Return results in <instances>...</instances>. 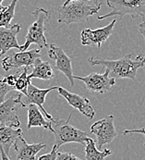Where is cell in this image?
<instances>
[{
  "mask_svg": "<svg viewBox=\"0 0 145 160\" xmlns=\"http://www.w3.org/2000/svg\"><path fill=\"white\" fill-rule=\"evenodd\" d=\"M22 135V130L21 128L15 129L13 126L0 123V153L2 159H10L9 150L16 140Z\"/></svg>",
  "mask_w": 145,
  "mask_h": 160,
  "instance_id": "13",
  "label": "cell"
},
{
  "mask_svg": "<svg viewBox=\"0 0 145 160\" xmlns=\"http://www.w3.org/2000/svg\"><path fill=\"white\" fill-rule=\"evenodd\" d=\"M54 77V69L50 63L47 61H44L41 59V58H38L34 64L33 69L29 74L28 78L30 80L31 79H41L44 81H50Z\"/></svg>",
  "mask_w": 145,
  "mask_h": 160,
  "instance_id": "18",
  "label": "cell"
},
{
  "mask_svg": "<svg viewBox=\"0 0 145 160\" xmlns=\"http://www.w3.org/2000/svg\"><path fill=\"white\" fill-rule=\"evenodd\" d=\"M72 1H77V0H66V2H65L64 4L67 5V4H69V3H70V2H72ZM89 1H91V0H89Z\"/></svg>",
  "mask_w": 145,
  "mask_h": 160,
  "instance_id": "28",
  "label": "cell"
},
{
  "mask_svg": "<svg viewBox=\"0 0 145 160\" xmlns=\"http://www.w3.org/2000/svg\"><path fill=\"white\" fill-rule=\"evenodd\" d=\"M18 73L16 75H8L6 77V82L8 85L10 86H13L15 88V84H16V82H17V78H18Z\"/></svg>",
  "mask_w": 145,
  "mask_h": 160,
  "instance_id": "25",
  "label": "cell"
},
{
  "mask_svg": "<svg viewBox=\"0 0 145 160\" xmlns=\"http://www.w3.org/2000/svg\"><path fill=\"white\" fill-rule=\"evenodd\" d=\"M46 147V144L44 142L28 143L22 135L16 140L13 145V148L17 153L16 159L18 160H35L36 155Z\"/></svg>",
  "mask_w": 145,
  "mask_h": 160,
  "instance_id": "16",
  "label": "cell"
},
{
  "mask_svg": "<svg viewBox=\"0 0 145 160\" xmlns=\"http://www.w3.org/2000/svg\"><path fill=\"white\" fill-rule=\"evenodd\" d=\"M58 86H53L50 88H46V89H40L36 86H34L31 82L29 83L28 86V92L25 95L26 99H25V105L28 106L29 104H35L36 106H38L40 108V109L43 111V113L45 116L50 119L51 121H53L55 118L52 117V115L49 114L48 112L46 110L44 105L46 102V97L50 92L54 91V90H57Z\"/></svg>",
  "mask_w": 145,
  "mask_h": 160,
  "instance_id": "15",
  "label": "cell"
},
{
  "mask_svg": "<svg viewBox=\"0 0 145 160\" xmlns=\"http://www.w3.org/2000/svg\"><path fill=\"white\" fill-rule=\"evenodd\" d=\"M138 30H139V32H141V34L143 36V38H144L145 40V21H143L142 23H140L139 25H138Z\"/></svg>",
  "mask_w": 145,
  "mask_h": 160,
  "instance_id": "27",
  "label": "cell"
},
{
  "mask_svg": "<svg viewBox=\"0 0 145 160\" xmlns=\"http://www.w3.org/2000/svg\"><path fill=\"white\" fill-rule=\"evenodd\" d=\"M117 20H113L108 25L101 27L95 30L89 28L84 29L80 33V41L83 46H96L100 48L101 46L113 34L114 27Z\"/></svg>",
  "mask_w": 145,
  "mask_h": 160,
  "instance_id": "10",
  "label": "cell"
},
{
  "mask_svg": "<svg viewBox=\"0 0 145 160\" xmlns=\"http://www.w3.org/2000/svg\"><path fill=\"white\" fill-rule=\"evenodd\" d=\"M72 116L70 113L69 118L65 119L56 118L53 123V133L55 135V146L59 148L61 145L69 142H77L85 145L89 134L86 132L79 130L70 124V119Z\"/></svg>",
  "mask_w": 145,
  "mask_h": 160,
  "instance_id": "4",
  "label": "cell"
},
{
  "mask_svg": "<svg viewBox=\"0 0 145 160\" xmlns=\"http://www.w3.org/2000/svg\"><path fill=\"white\" fill-rule=\"evenodd\" d=\"M31 15L35 18V21L30 25L25 36L24 45L22 46L20 51H26L32 44L37 45L41 49L49 46L45 32L46 31V22L50 18V12L46 8H39L31 12Z\"/></svg>",
  "mask_w": 145,
  "mask_h": 160,
  "instance_id": "3",
  "label": "cell"
},
{
  "mask_svg": "<svg viewBox=\"0 0 145 160\" xmlns=\"http://www.w3.org/2000/svg\"><path fill=\"white\" fill-rule=\"evenodd\" d=\"M88 62L91 66L101 65L109 69L110 75L114 78H127L135 81L138 69L144 67L145 57L144 55L140 54L133 58L132 54H128L117 60L91 57L88 58Z\"/></svg>",
  "mask_w": 145,
  "mask_h": 160,
  "instance_id": "1",
  "label": "cell"
},
{
  "mask_svg": "<svg viewBox=\"0 0 145 160\" xmlns=\"http://www.w3.org/2000/svg\"><path fill=\"white\" fill-rule=\"evenodd\" d=\"M123 134H132V133H142V134H145V129H133V130H125L122 132Z\"/></svg>",
  "mask_w": 145,
  "mask_h": 160,
  "instance_id": "26",
  "label": "cell"
},
{
  "mask_svg": "<svg viewBox=\"0 0 145 160\" xmlns=\"http://www.w3.org/2000/svg\"><path fill=\"white\" fill-rule=\"evenodd\" d=\"M91 133L97 137V145L100 148L112 142L118 136V132L114 125V116H107L94 122L91 126Z\"/></svg>",
  "mask_w": 145,
  "mask_h": 160,
  "instance_id": "8",
  "label": "cell"
},
{
  "mask_svg": "<svg viewBox=\"0 0 145 160\" xmlns=\"http://www.w3.org/2000/svg\"><path fill=\"white\" fill-rule=\"evenodd\" d=\"M19 0H12L7 7L0 8V27H9L15 16V8Z\"/></svg>",
  "mask_w": 145,
  "mask_h": 160,
  "instance_id": "20",
  "label": "cell"
},
{
  "mask_svg": "<svg viewBox=\"0 0 145 160\" xmlns=\"http://www.w3.org/2000/svg\"><path fill=\"white\" fill-rule=\"evenodd\" d=\"M74 79L83 82L89 91L97 93H104L106 92H110L112 90V87L116 84V78L110 75L109 69L106 68L104 73L93 72L85 77L74 75Z\"/></svg>",
  "mask_w": 145,
  "mask_h": 160,
  "instance_id": "6",
  "label": "cell"
},
{
  "mask_svg": "<svg viewBox=\"0 0 145 160\" xmlns=\"http://www.w3.org/2000/svg\"><path fill=\"white\" fill-rule=\"evenodd\" d=\"M143 135H144V138H145V134H143Z\"/></svg>",
  "mask_w": 145,
  "mask_h": 160,
  "instance_id": "30",
  "label": "cell"
},
{
  "mask_svg": "<svg viewBox=\"0 0 145 160\" xmlns=\"http://www.w3.org/2000/svg\"><path fill=\"white\" fill-rule=\"evenodd\" d=\"M58 148L56 146H53L51 152L48 154H45V155H42L38 158L39 160H56L57 158V153H58Z\"/></svg>",
  "mask_w": 145,
  "mask_h": 160,
  "instance_id": "23",
  "label": "cell"
},
{
  "mask_svg": "<svg viewBox=\"0 0 145 160\" xmlns=\"http://www.w3.org/2000/svg\"></svg>",
  "mask_w": 145,
  "mask_h": 160,
  "instance_id": "31",
  "label": "cell"
},
{
  "mask_svg": "<svg viewBox=\"0 0 145 160\" xmlns=\"http://www.w3.org/2000/svg\"><path fill=\"white\" fill-rule=\"evenodd\" d=\"M15 90L13 86H10L6 82V77L0 74V103L5 101V97L8 92Z\"/></svg>",
  "mask_w": 145,
  "mask_h": 160,
  "instance_id": "22",
  "label": "cell"
},
{
  "mask_svg": "<svg viewBox=\"0 0 145 160\" xmlns=\"http://www.w3.org/2000/svg\"><path fill=\"white\" fill-rule=\"evenodd\" d=\"M22 93H18L17 96L9 97L4 102L0 103V123H4L7 125L13 126L15 128H19L21 125V120L17 114V106L21 105L25 108L26 105L23 101H22Z\"/></svg>",
  "mask_w": 145,
  "mask_h": 160,
  "instance_id": "9",
  "label": "cell"
},
{
  "mask_svg": "<svg viewBox=\"0 0 145 160\" xmlns=\"http://www.w3.org/2000/svg\"><path fill=\"white\" fill-rule=\"evenodd\" d=\"M48 57L55 61V68L62 72L70 81L71 87L74 86V75L72 69V60L65 53V51L55 45H49L47 47Z\"/></svg>",
  "mask_w": 145,
  "mask_h": 160,
  "instance_id": "11",
  "label": "cell"
},
{
  "mask_svg": "<svg viewBox=\"0 0 145 160\" xmlns=\"http://www.w3.org/2000/svg\"><path fill=\"white\" fill-rule=\"evenodd\" d=\"M4 0H0V8H3V6H2V2H3Z\"/></svg>",
  "mask_w": 145,
  "mask_h": 160,
  "instance_id": "29",
  "label": "cell"
},
{
  "mask_svg": "<svg viewBox=\"0 0 145 160\" xmlns=\"http://www.w3.org/2000/svg\"><path fill=\"white\" fill-rule=\"evenodd\" d=\"M56 160H80L78 157L74 156L71 153H64V152H58L57 153V158Z\"/></svg>",
  "mask_w": 145,
  "mask_h": 160,
  "instance_id": "24",
  "label": "cell"
},
{
  "mask_svg": "<svg viewBox=\"0 0 145 160\" xmlns=\"http://www.w3.org/2000/svg\"><path fill=\"white\" fill-rule=\"evenodd\" d=\"M22 30V25L16 23L9 27H0V58L12 48L21 50L17 35Z\"/></svg>",
  "mask_w": 145,
  "mask_h": 160,
  "instance_id": "14",
  "label": "cell"
},
{
  "mask_svg": "<svg viewBox=\"0 0 145 160\" xmlns=\"http://www.w3.org/2000/svg\"><path fill=\"white\" fill-rule=\"evenodd\" d=\"M41 48L31 49L29 51H19L16 53H12L9 56L6 57L2 59L1 65L4 70L8 71L12 69L25 68L32 66L35 60L40 58Z\"/></svg>",
  "mask_w": 145,
  "mask_h": 160,
  "instance_id": "7",
  "label": "cell"
},
{
  "mask_svg": "<svg viewBox=\"0 0 145 160\" xmlns=\"http://www.w3.org/2000/svg\"><path fill=\"white\" fill-rule=\"evenodd\" d=\"M57 91L60 96H62L72 108L79 110L83 116L87 117L89 119H93L94 118L95 112L88 98L68 91L67 89L60 86H58Z\"/></svg>",
  "mask_w": 145,
  "mask_h": 160,
  "instance_id": "12",
  "label": "cell"
},
{
  "mask_svg": "<svg viewBox=\"0 0 145 160\" xmlns=\"http://www.w3.org/2000/svg\"><path fill=\"white\" fill-rule=\"evenodd\" d=\"M89 0H77L67 5L63 4L58 8L57 22L64 24L82 22L97 14L101 9L102 3L95 1L94 4H88Z\"/></svg>",
  "mask_w": 145,
  "mask_h": 160,
  "instance_id": "2",
  "label": "cell"
},
{
  "mask_svg": "<svg viewBox=\"0 0 145 160\" xmlns=\"http://www.w3.org/2000/svg\"><path fill=\"white\" fill-rule=\"evenodd\" d=\"M29 70H30V67H25L24 69H22V73L18 75L17 82L15 84V90L19 92H22L24 95H26L28 92V86H29L30 82L31 81L28 78Z\"/></svg>",
  "mask_w": 145,
  "mask_h": 160,
  "instance_id": "21",
  "label": "cell"
},
{
  "mask_svg": "<svg viewBox=\"0 0 145 160\" xmlns=\"http://www.w3.org/2000/svg\"><path fill=\"white\" fill-rule=\"evenodd\" d=\"M106 5L112 9L104 15L97 17L102 21L109 17L118 16L121 20L124 16L129 15L133 20L141 17L145 21V0H105Z\"/></svg>",
  "mask_w": 145,
  "mask_h": 160,
  "instance_id": "5",
  "label": "cell"
},
{
  "mask_svg": "<svg viewBox=\"0 0 145 160\" xmlns=\"http://www.w3.org/2000/svg\"><path fill=\"white\" fill-rule=\"evenodd\" d=\"M85 159L86 160H104L108 156L112 155L111 150L105 148L103 151L97 149L95 142L92 138H88L85 143Z\"/></svg>",
  "mask_w": 145,
  "mask_h": 160,
  "instance_id": "19",
  "label": "cell"
},
{
  "mask_svg": "<svg viewBox=\"0 0 145 160\" xmlns=\"http://www.w3.org/2000/svg\"><path fill=\"white\" fill-rule=\"evenodd\" d=\"M28 113V123L27 129L30 130L32 127H42L50 132H53V123L49 119L47 120L44 116L45 114L35 104H29L27 106Z\"/></svg>",
  "mask_w": 145,
  "mask_h": 160,
  "instance_id": "17",
  "label": "cell"
}]
</instances>
